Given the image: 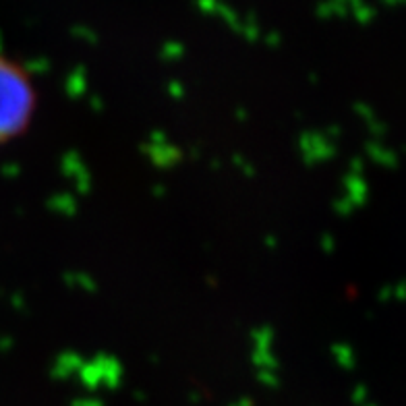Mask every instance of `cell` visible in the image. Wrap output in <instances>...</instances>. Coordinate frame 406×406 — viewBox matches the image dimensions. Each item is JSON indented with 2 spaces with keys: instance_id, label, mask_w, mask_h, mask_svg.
Listing matches in <instances>:
<instances>
[{
  "instance_id": "obj_1",
  "label": "cell",
  "mask_w": 406,
  "mask_h": 406,
  "mask_svg": "<svg viewBox=\"0 0 406 406\" xmlns=\"http://www.w3.org/2000/svg\"><path fill=\"white\" fill-rule=\"evenodd\" d=\"M35 104L37 92L30 73L0 54V145L27 129Z\"/></svg>"
}]
</instances>
